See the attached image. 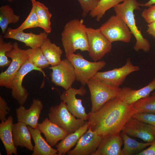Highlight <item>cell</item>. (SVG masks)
Returning a JSON list of instances; mask_svg holds the SVG:
<instances>
[{
	"label": "cell",
	"instance_id": "obj_1",
	"mask_svg": "<svg viewBox=\"0 0 155 155\" xmlns=\"http://www.w3.org/2000/svg\"><path fill=\"white\" fill-rule=\"evenodd\" d=\"M136 113L133 104H127L117 96L98 111L88 114V129L96 132L102 139L120 133L127 122Z\"/></svg>",
	"mask_w": 155,
	"mask_h": 155
},
{
	"label": "cell",
	"instance_id": "obj_2",
	"mask_svg": "<svg viewBox=\"0 0 155 155\" xmlns=\"http://www.w3.org/2000/svg\"><path fill=\"white\" fill-rule=\"evenodd\" d=\"M86 28L82 18L72 20L65 24L61 34V40L66 55L78 50L88 51Z\"/></svg>",
	"mask_w": 155,
	"mask_h": 155
},
{
	"label": "cell",
	"instance_id": "obj_3",
	"mask_svg": "<svg viewBox=\"0 0 155 155\" xmlns=\"http://www.w3.org/2000/svg\"><path fill=\"white\" fill-rule=\"evenodd\" d=\"M140 3L137 0H124L114 7L116 14L119 16L123 20L136 40L133 47L136 51L142 50L145 52L149 51L150 45L148 40L143 36L140 30L136 25L134 10L140 9Z\"/></svg>",
	"mask_w": 155,
	"mask_h": 155
},
{
	"label": "cell",
	"instance_id": "obj_4",
	"mask_svg": "<svg viewBox=\"0 0 155 155\" xmlns=\"http://www.w3.org/2000/svg\"><path fill=\"white\" fill-rule=\"evenodd\" d=\"M86 85L90 94L92 106L91 113L99 110L110 100L117 97L121 88L106 84L94 77L87 82Z\"/></svg>",
	"mask_w": 155,
	"mask_h": 155
},
{
	"label": "cell",
	"instance_id": "obj_5",
	"mask_svg": "<svg viewBox=\"0 0 155 155\" xmlns=\"http://www.w3.org/2000/svg\"><path fill=\"white\" fill-rule=\"evenodd\" d=\"M12 49L7 52V56L11 59V62L7 69L0 74V86L11 89L12 80L23 64L28 59L33 49H20L16 42L13 43Z\"/></svg>",
	"mask_w": 155,
	"mask_h": 155
},
{
	"label": "cell",
	"instance_id": "obj_6",
	"mask_svg": "<svg viewBox=\"0 0 155 155\" xmlns=\"http://www.w3.org/2000/svg\"><path fill=\"white\" fill-rule=\"evenodd\" d=\"M48 117L50 121L66 131L69 134L75 132L86 121L76 118L68 110L66 104L61 100L59 104L50 108Z\"/></svg>",
	"mask_w": 155,
	"mask_h": 155
},
{
	"label": "cell",
	"instance_id": "obj_7",
	"mask_svg": "<svg viewBox=\"0 0 155 155\" xmlns=\"http://www.w3.org/2000/svg\"><path fill=\"white\" fill-rule=\"evenodd\" d=\"M73 65L76 75V80L84 86L88 81L94 77L96 73L104 67V61L92 62L85 59L80 53L65 55Z\"/></svg>",
	"mask_w": 155,
	"mask_h": 155
},
{
	"label": "cell",
	"instance_id": "obj_8",
	"mask_svg": "<svg viewBox=\"0 0 155 155\" xmlns=\"http://www.w3.org/2000/svg\"><path fill=\"white\" fill-rule=\"evenodd\" d=\"M99 28L112 43L116 41L126 43L130 41L131 32L125 22L117 15L110 17Z\"/></svg>",
	"mask_w": 155,
	"mask_h": 155
},
{
	"label": "cell",
	"instance_id": "obj_9",
	"mask_svg": "<svg viewBox=\"0 0 155 155\" xmlns=\"http://www.w3.org/2000/svg\"><path fill=\"white\" fill-rule=\"evenodd\" d=\"M88 45V55L94 61L100 60L110 52L112 49V43L106 37L99 28L87 27Z\"/></svg>",
	"mask_w": 155,
	"mask_h": 155
},
{
	"label": "cell",
	"instance_id": "obj_10",
	"mask_svg": "<svg viewBox=\"0 0 155 155\" xmlns=\"http://www.w3.org/2000/svg\"><path fill=\"white\" fill-rule=\"evenodd\" d=\"M50 74L51 82L55 85L61 87L65 90L71 87L76 80L74 67L67 58L61 60L58 64L51 66Z\"/></svg>",
	"mask_w": 155,
	"mask_h": 155
},
{
	"label": "cell",
	"instance_id": "obj_11",
	"mask_svg": "<svg viewBox=\"0 0 155 155\" xmlns=\"http://www.w3.org/2000/svg\"><path fill=\"white\" fill-rule=\"evenodd\" d=\"M140 69L139 66L133 65L130 59H128L121 67L104 72L98 71L94 77L106 84L119 87L128 75Z\"/></svg>",
	"mask_w": 155,
	"mask_h": 155
},
{
	"label": "cell",
	"instance_id": "obj_12",
	"mask_svg": "<svg viewBox=\"0 0 155 155\" xmlns=\"http://www.w3.org/2000/svg\"><path fill=\"white\" fill-rule=\"evenodd\" d=\"M33 70L41 72L46 76L42 69L37 67L27 59L23 64L15 75L12 82L11 95L20 105L25 104L28 96L27 90L22 86L23 79L28 73Z\"/></svg>",
	"mask_w": 155,
	"mask_h": 155
},
{
	"label": "cell",
	"instance_id": "obj_13",
	"mask_svg": "<svg viewBox=\"0 0 155 155\" xmlns=\"http://www.w3.org/2000/svg\"><path fill=\"white\" fill-rule=\"evenodd\" d=\"M86 93L84 86L77 89L71 87L63 91L60 94L61 100L67 104L68 111L77 118L86 121L88 114L85 111V107L82 104V100L78 99L76 95L78 94L83 96Z\"/></svg>",
	"mask_w": 155,
	"mask_h": 155
},
{
	"label": "cell",
	"instance_id": "obj_14",
	"mask_svg": "<svg viewBox=\"0 0 155 155\" xmlns=\"http://www.w3.org/2000/svg\"><path fill=\"white\" fill-rule=\"evenodd\" d=\"M122 131L146 142L152 143L155 140V127L132 117L126 123Z\"/></svg>",
	"mask_w": 155,
	"mask_h": 155
},
{
	"label": "cell",
	"instance_id": "obj_15",
	"mask_svg": "<svg viewBox=\"0 0 155 155\" xmlns=\"http://www.w3.org/2000/svg\"><path fill=\"white\" fill-rule=\"evenodd\" d=\"M102 138L90 128L78 141L75 146L68 151V155H92L98 148Z\"/></svg>",
	"mask_w": 155,
	"mask_h": 155
},
{
	"label": "cell",
	"instance_id": "obj_16",
	"mask_svg": "<svg viewBox=\"0 0 155 155\" xmlns=\"http://www.w3.org/2000/svg\"><path fill=\"white\" fill-rule=\"evenodd\" d=\"M43 105L41 101L34 99L30 107L26 109L23 105H20L16 109L18 122H21L34 128H36Z\"/></svg>",
	"mask_w": 155,
	"mask_h": 155
},
{
	"label": "cell",
	"instance_id": "obj_17",
	"mask_svg": "<svg viewBox=\"0 0 155 155\" xmlns=\"http://www.w3.org/2000/svg\"><path fill=\"white\" fill-rule=\"evenodd\" d=\"M48 36V34L44 31L35 34L31 32L25 33L23 31H17L15 29L8 27L3 37L21 42L24 43L26 46L34 49L40 47L43 41Z\"/></svg>",
	"mask_w": 155,
	"mask_h": 155
},
{
	"label": "cell",
	"instance_id": "obj_18",
	"mask_svg": "<svg viewBox=\"0 0 155 155\" xmlns=\"http://www.w3.org/2000/svg\"><path fill=\"white\" fill-rule=\"evenodd\" d=\"M37 128L44 134L46 140L52 147L69 134L66 131L50 121L48 118L38 123Z\"/></svg>",
	"mask_w": 155,
	"mask_h": 155
},
{
	"label": "cell",
	"instance_id": "obj_19",
	"mask_svg": "<svg viewBox=\"0 0 155 155\" xmlns=\"http://www.w3.org/2000/svg\"><path fill=\"white\" fill-rule=\"evenodd\" d=\"M123 143L120 133L106 137L102 139L92 155H123L121 147Z\"/></svg>",
	"mask_w": 155,
	"mask_h": 155
},
{
	"label": "cell",
	"instance_id": "obj_20",
	"mask_svg": "<svg viewBox=\"0 0 155 155\" xmlns=\"http://www.w3.org/2000/svg\"><path fill=\"white\" fill-rule=\"evenodd\" d=\"M155 89V78L146 86L138 90L125 87L122 88L118 97L128 105L133 104L138 100L147 97Z\"/></svg>",
	"mask_w": 155,
	"mask_h": 155
},
{
	"label": "cell",
	"instance_id": "obj_21",
	"mask_svg": "<svg viewBox=\"0 0 155 155\" xmlns=\"http://www.w3.org/2000/svg\"><path fill=\"white\" fill-rule=\"evenodd\" d=\"M13 117L9 116L0 123V138L5 148L6 154H18L17 147L14 144L12 135Z\"/></svg>",
	"mask_w": 155,
	"mask_h": 155
},
{
	"label": "cell",
	"instance_id": "obj_22",
	"mask_svg": "<svg viewBox=\"0 0 155 155\" xmlns=\"http://www.w3.org/2000/svg\"><path fill=\"white\" fill-rule=\"evenodd\" d=\"M12 135L15 146L25 148L33 150L34 146L31 142V136L28 126L25 123L18 122L13 124Z\"/></svg>",
	"mask_w": 155,
	"mask_h": 155
},
{
	"label": "cell",
	"instance_id": "obj_23",
	"mask_svg": "<svg viewBox=\"0 0 155 155\" xmlns=\"http://www.w3.org/2000/svg\"><path fill=\"white\" fill-rule=\"evenodd\" d=\"M32 137L34 142L32 155H57L56 149L53 148L42 136L41 132L37 128L28 126Z\"/></svg>",
	"mask_w": 155,
	"mask_h": 155
},
{
	"label": "cell",
	"instance_id": "obj_24",
	"mask_svg": "<svg viewBox=\"0 0 155 155\" xmlns=\"http://www.w3.org/2000/svg\"><path fill=\"white\" fill-rule=\"evenodd\" d=\"M88 129V121L73 133L69 134L55 146L58 155H64L76 145L80 138Z\"/></svg>",
	"mask_w": 155,
	"mask_h": 155
},
{
	"label": "cell",
	"instance_id": "obj_25",
	"mask_svg": "<svg viewBox=\"0 0 155 155\" xmlns=\"http://www.w3.org/2000/svg\"><path fill=\"white\" fill-rule=\"evenodd\" d=\"M40 47L51 66L57 65L61 61L62 50L55 43L52 42L48 37L44 40Z\"/></svg>",
	"mask_w": 155,
	"mask_h": 155
},
{
	"label": "cell",
	"instance_id": "obj_26",
	"mask_svg": "<svg viewBox=\"0 0 155 155\" xmlns=\"http://www.w3.org/2000/svg\"><path fill=\"white\" fill-rule=\"evenodd\" d=\"M34 5L38 19L39 27L44 32L49 34L51 31V18L52 15L48 8L44 4L36 0H30Z\"/></svg>",
	"mask_w": 155,
	"mask_h": 155
},
{
	"label": "cell",
	"instance_id": "obj_27",
	"mask_svg": "<svg viewBox=\"0 0 155 155\" xmlns=\"http://www.w3.org/2000/svg\"><path fill=\"white\" fill-rule=\"evenodd\" d=\"M124 143L122 149L123 155H131L140 152L147 146H150L151 143L138 142L131 138L126 133L122 131L120 134Z\"/></svg>",
	"mask_w": 155,
	"mask_h": 155
},
{
	"label": "cell",
	"instance_id": "obj_28",
	"mask_svg": "<svg viewBox=\"0 0 155 155\" xmlns=\"http://www.w3.org/2000/svg\"><path fill=\"white\" fill-rule=\"evenodd\" d=\"M20 16L15 14L13 9L8 5L0 7V27L2 34H4L10 24L17 23L20 20Z\"/></svg>",
	"mask_w": 155,
	"mask_h": 155
},
{
	"label": "cell",
	"instance_id": "obj_29",
	"mask_svg": "<svg viewBox=\"0 0 155 155\" xmlns=\"http://www.w3.org/2000/svg\"><path fill=\"white\" fill-rule=\"evenodd\" d=\"M124 0H100L96 6L89 13L92 18H96L98 22L100 21L105 13L108 9L114 7Z\"/></svg>",
	"mask_w": 155,
	"mask_h": 155
},
{
	"label": "cell",
	"instance_id": "obj_30",
	"mask_svg": "<svg viewBox=\"0 0 155 155\" xmlns=\"http://www.w3.org/2000/svg\"><path fill=\"white\" fill-rule=\"evenodd\" d=\"M133 105L136 114L147 113L155 114V96H148L135 102Z\"/></svg>",
	"mask_w": 155,
	"mask_h": 155
},
{
	"label": "cell",
	"instance_id": "obj_31",
	"mask_svg": "<svg viewBox=\"0 0 155 155\" xmlns=\"http://www.w3.org/2000/svg\"><path fill=\"white\" fill-rule=\"evenodd\" d=\"M28 59L33 65L41 69L46 68L50 65L40 47L33 49Z\"/></svg>",
	"mask_w": 155,
	"mask_h": 155
},
{
	"label": "cell",
	"instance_id": "obj_32",
	"mask_svg": "<svg viewBox=\"0 0 155 155\" xmlns=\"http://www.w3.org/2000/svg\"><path fill=\"white\" fill-rule=\"evenodd\" d=\"M4 37L0 35V67L3 68L8 66L11 60L8 59L6 56L7 52L12 49L13 44L11 42H6L4 41Z\"/></svg>",
	"mask_w": 155,
	"mask_h": 155
},
{
	"label": "cell",
	"instance_id": "obj_33",
	"mask_svg": "<svg viewBox=\"0 0 155 155\" xmlns=\"http://www.w3.org/2000/svg\"><path fill=\"white\" fill-rule=\"evenodd\" d=\"M39 27L38 19L35 7L32 5L30 13L24 22L18 28L15 29L17 31H24L28 28Z\"/></svg>",
	"mask_w": 155,
	"mask_h": 155
},
{
	"label": "cell",
	"instance_id": "obj_34",
	"mask_svg": "<svg viewBox=\"0 0 155 155\" xmlns=\"http://www.w3.org/2000/svg\"><path fill=\"white\" fill-rule=\"evenodd\" d=\"M82 9V16L85 17L95 8L100 0H77Z\"/></svg>",
	"mask_w": 155,
	"mask_h": 155
},
{
	"label": "cell",
	"instance_id": "obj_35",
	"mask_svg": "<svg viewBox=\"0 0 155 155\" xmlns=\"http://www.w3.org/2000/svg\"><path fill=\"white\" fill-rule=\"evenodd\" d=\"M143 11L141 16L148 24L155 21V4L152 5Z\"/></svg>",
	"mask_w": 155,
	"mask_h": 155
},
{
	"label": "cell",
	"instance_id": "obj_36",
	"mask_svg": "<svg viewBox=\"0 0 155 155\" xmlns=\"http://www.w3.org/2000/svg\"><path fill=\"white\" fill-rule=\"evenodd\" d=\"M132 117L149 124L155 127V114L147 113L136 114Z\"/></svg>",
	"mask_w": 155,
	"mask_h": 155
},
{
	"label": "cell",
	"instance_id": "obj_37",
	"mask_svg": "<svg viewBox=\"0 0 155 155\" xmlns=\"http://www.w3.org/2000/svg\"><path fill=\"white\" fill-rule=\"evenodd\" d=\"M10 108L8 106L5 99L0 96V120L1 121H5L7 119L6 116L10 111Z\"/></svg>",
	"mask_w": 155,
	"mask_h": 155
},
{
	"label": "cell",
	"instance_id": "obj_38",
	"mask_svg": "<svg viewBox=\"0 0 155 155\" xmlns=\"http://www.w3.org/2000/svg\"><path fill=\"white\" fill-rule=\"evenodd\" d=\"M136 155H155V140L151 143L150 146L136 154Z\"/></svg>",
	"mask_w": 155,
	"mask_h": 155
},
{
	"label": "cell",
	"instance_id": "obj_39",
	"mask_svg": "<svg viewBox=\"0 0 155 155\" xmlns=\"http://www.w3.org/2000/svg\"><path fill=\"white\" fill-rule=\"evenodd\" d=\"M148 26L147 32L153 37L155 38V21L149 24Z\"/></svg>",
	"mask_w": 155,
	"mask_h": 155
},
{
	"label": "cell",
	"instance_id": "obj_40",
	"mask_svg": "<svg viewBox=\"0 0 155 155\" xmlns=\"http://www.w3.org/2000/svg\"><path fill=\"white\" fill-rule=\"evenodd\" d=\"M154 4H155V0H149L145 3H140V6L149 7Z\"/></svg>",
	"mask_w": 155,
	"mask_h": 155
},
{
	"label": "cell",
	"instance_id": "obj_41",
	"mask_svg": "<svg viewBox=\"0 0 155 155\" xmlns=\"http://www.w3.org/2000/svg\"><path fill=\"white\" fill-rule=\"evenodd\" d=\"M152 95L155 96V91L152 93Z\"/></svg>",
	"mask_w": 155,
	"mask_h": 155
},
{
	"label": "cell",
	"instance_id": "obj_42",
	"mask_svg": "<svg viewBox=\"0 0 155 155\" xmlns=\"http://www.w3.org/2000/svg\"><path fill=\"white\" fill-rule=\"evenodd\" d=\"M9 2H11L13 1L14 0H7Z\"/></svg>",
	"mask_w": 155,
	"mask_h": 155
}]
</instances>
